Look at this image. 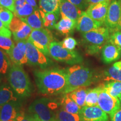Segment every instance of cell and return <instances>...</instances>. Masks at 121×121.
I'll list each match as a JSON object with an SVG mask.
<instances>
[{
    "mask_svg": "<svg viewBox=\"0 0 121 121\" xmlns=\"http://www.w3.org/2000/svg\"><path fill=\"white\" fill-rule=\"evenodd\" d=\"M98 105L110 117L121 108L119 99L113 97L103 90L99 94Z\"/></svg>",
    "mask_w": 121,
    "mask_h": 121,
    "instance_id": "11",
    "label": "cell"
},
{
    "mask_svg": "<svg viewBox=\"0 0 121 121\" xmlns=\"http://www.w3.org/2000/svg\"></svg>",
    "mask_w": 121,
    "mask_h": 121,
    "instance_id": "51",
    "label": "cell"
},
{
    "mask_svg": "<svg viewBox=\"0 0 121 121\" xmlns=\"http://www.w3.org/2000/svg\"><path fill=\"white\" fill-rule=\"evenodd\" d=\"M30 114V116H31V121H41L40 120V119H39L37 116H35V115L31 114Z\"/></svg>",
    "mask_w": 121,
    "mask_h": 121,
    "instance_id": "44",
    "label": "cell"
},
{
    "mask_svg": "<svg viewBox=\"0 0 121 121\" xmlns=\"http://www.w3.org/2000/svg\"><path fill=\"white\" fill-rule=\"evenodd\" d=\"M14 17L13 12L7 9L0 8V19L2 21L4 26L9 29L12 20Z\"/></svg>",
    "mask_w": 121,
    "mask_h": 121,
    "instance_id": "32",
    "label": "cell"
},
{
    "mask_svg": "<svg viewBox=\"0 0 121 121\" xmlns=\"http://www.w3.org/2000/svg\"><path fill=\"white\" fill-rule=\"evenodd\" d=\"M15 121H31L30 114H26L24 110H21L20 112L16 117Z\"/></svg>",
    "mask_w": 121,
    "mask_h": 121,
    "instance_id": "38",
    "label": "cell"
},
{
    "mask_svg": "<svg viewBox=\"0 0 121 121\" xmlns=\"http://www.w3.org/2000/svg\"><path fill=\"white\" fill-rule=\"evenodd\" d=\"M103 90L113 97L118 98L121 95V81H109L103 84Z\"/></svg>",
    "mask_w": 121,
    "mask_h": 121,
    "instance_id": "27",
    "label": "cell"
},
{
    "mask_svg": "<svg viewBox=\"0 0 121 121\" xmlns=\"http://www.w3.org/2000/svg\"><path fill=\"white\" fill-rule=\"evenodd\" d=\"M34 75L38 89L42 94L49 96L63 94L67 84L65 69L47 68L36 69Z\"/></svg>",
    "mask_w": 121,
    "mask_h": 121,
    "instance_id": "1",
    "label": "cell"
},
{
    "mask_svg": "<svg viewBox=\"0 0 121 121\" xmlns=\"http://www.w3.org/2000/svg\"><path fill=\"white\" fill-rule=\"evenodd\" d=\"M18 98L15 94L13 89L6 83L0 84V107L10 101L17 100Z\"/></svg>",
    "mask_w": 121,
    "mask_h": 121,
    "instance_id": "20",
    "label": "cell"
},
{
    "mask_svg": "<svg viewBox=\"0 0 121 121\" xmlns=\"http://www.w3.org/2000/svg\"><path fill=\"white\" fill-rule=\"evenodd\" d=\"M26 48L24 45H15L8 54L9 58L13 63L20 66L28 63V59L26 56Z\"/></svg>",
    "mask_w": 121,
    "mask_h": 121,
    "instance_id": "18",
    "label": "cell"
},
{
    "mask_svg": "<svg viewBox=\"0 0 121 121\" xmlns=\"http://www.w3.org/2000/svg\"><path fill=\"white\" fill-rule=\"evenodd\" d=\"M60 43L63 48L69 50V51H73L76 46L78 44L76 39L71 37L66 38L63 39L62 42H60Z\"/></svg>",
    "mask_w": 121,
    "mask_h": 121,
    "instance_id": "35",
    "label": "cell"
},
{
    "mask_svg": "<svg viewBox=\"0 0 121 121\" xmlns=\"http://www.w3.org/2000/svg\"><path fill=\"white\" fill-rule=\"evenodd\" d=\"M36 10H38V9H36L31 5L28 4V3H26L25 5L22 8L15 11L13 13H14V16H17L21 19H24L34 13Z\"/></svg>",
    "mask_w": 121,
    "mask_h": 121,
    "instance_id": "31",
    "label": "cell"
},
{
    "mask_svg": "<svg viewBox=\"0 0 121 121\" xmlns=\"http://www.w3.org/2000/svg\"><path fill=\"white\" fill-rule=\"evenodd\" d=\"M89 90L86 87H79L68 93V95L81 109L85 106L86 98Z\"/></svg>",
    "mask_w": 121,
    "mask_h": 121,
    "instance_id": "22",
    "label": "cell"
},
{
    "mask_svg": "<svg viewBox=\"0 0 121 121\" xmlns=\"http://www.w3.org/2000/svg\"><path fill=\"white\" fill-rule=\"evenodd\" d=\"M67 84L63 94H68L81 87H87L95 80L94 72L82 65H75L65 69Z\"/></svg>",
    "mask_w": 121,
    "mask_h": 121,
    "instance_id": "3",
    "label": "cell"
},
{
    "mask_svg": "<svg viewBox=\"0 0 121 121\" xmlns=\"http://www.w3.org/2000/svg\"><path fill=\"white\" fill-rule=\"evenodd\" d=\"M22 110V103L19 100L10 101L0 107L1 121H15Z\"/></svg>",
    "mask_w": 121,
    "mask_h": 121,
    "instance_id": "14",
    "label": "cell"
},
{
    "mask_svg": "<svg viewBox=\"0 0 121 121\" xmlns=\"http://www.w3.org/2000/svg\"><path fill=\"white\" fill-rule=\"evenodd\" d=\"M79 116L80 121H109L108 114L98 105L84 106L80 110Z\"/></svg>",
    "mask_w": 121,
    "mask_h": 121,
    "instance_id": "12",
    "label": "cell"
},
{
    "mask_svg": "<svg viewBox=\"0 0 121 121\" xmlns=\"http://www.w3.org/2000/svg\"><path fill=\"white\" fill-rule=\"evenodd\" d=\"M60 105L65 110L71 114H79L81 108L68 95V94H63L60 98Z\"/></svg>",
    "mask_w": 121,
    "mask_h": 121,
    "instance_id": "21",
    "label": "cell"
},
{
    "mask_svg": "<svg viewBox=\"0 0 121 121\" xmlns=\"http://www.w3.org/2000/svg\"><path fill=\"white\" fill-rule=\"evenodd\" d=\"M0 35L11 38L12 33L11 30L9 29V28H6V27H4V28L2 29L1 30H0Z\"/></svg>",
    "mask_w": 121,
    "mask_h": 121,
    "instance_id": "40",
    "label": "cell"
},
{
    "mask_svg": "<svg viewBox=\"0 0 121 121\" xmlns=\"http://www.w3.org/2000/svg\"><path fill=\"white\" fill-rule=\"evenodd\" d=\"M49 52L50 56L54 60L68 65H78L83 61L82 57L78 52L63 48L60 42H52L49 45Z\"/></svg>",
    "mask_w": 121,
    "mask_h": 121,
    "instance_id": "6",
    "label": "cell"
},
{
    "mask_svg": "<svg viewBox=\"0 0 121 121\" xmlns=\"http://www.w3.org/2000/svg\"><path fill=\"white\" fill-rule=\"evenodd\" d=\"M26 3H27L26 0H15V11H16L19 9L22 8V6L25 5Z\"/></svg>",
    "mask_w": 121,
    "mask_h": 121,
    "instance_id": "41",
    "label": "cell"
},
{
    "mask_svg": "<svg viewBox=\"0 0 121 121\" xmlns=\"http://www.w3.org/2000/svg\"><path fill=\"white\" fill-rule=\"evenodd\" d=\"M0 83H1V77H0Z\"/></svg>",
    "mask_w": 121,
    "mask_h": 121,
    "instance_id": "50",
    "label": "cell"
},
{
    "mask_svg": "<svg viewBox=\"0 0 121 121\" xmlns=\"http://www.w3.org/2000/svg\"><path fill=\"white\" fill-rule=\"evenodd\" d=\"M60 0H39V9L45 13H60Z\"/></svg>",
    "mask_w": 121,
    "mask_h": 121,
    "instance_id": "24",
    "label": "cell"
},
{
    "mask_svg": "<svg viewBox=\"0 0 121 121\" xmlns=\"http://www.w3.org/2000/svg\"><path fill=\"white\" fill-rule=\"evenodd\" d=\"M7 80L18 98L25 99L31 95L33 92L32 84L22 66L11 64L7 73Z\"/></svg>",
    "mask_w": 121,
    "mask_h": 121,
    "instance_id": "2",
    "label": "cell"
},
{
    "mask_svg": "<svg viewBox=\"0 0 121 121\" xmlns=\"http://www.w3.org/2000/svg\"><path fill=\"white\" fill-rule=\"evenodd\" d=\"M0 121H1V114H0Z\"/></svg>",
    "mask_w": 121,
    "mask_h": 121,
    "instance_id": "49",
    "label": "cell"
},
{
    "mask_svg": "<svg viewBox=\"0 0 121 121\" xmlns=\"http://www.w3.org/2000/svg\"><path fill=\"white\" fill-rule=\"evenodd\" d=\"M118 99H119V102H120V104H121V95L120 96H119V98H118Z\"/></svg>",
    "mask_w": 121,
    "mask_h": 121,
    "instance_id": "48",
    "label": "cell"
},
{
    "mask_svg": "<svg viewBox=\"0 0 121 121\" xmlns=\"http://www.w3.org/2000/svg\"><path fill=\"white\" fill-rule=\"evenodd\" d=\"M22 20L28 24L33 30L41 29L44 28L43 19L39 11V9L36 10L34 13L26 18Z\"/></svg>",
    "mask_w": 121,
    "mask_h": 121,
    "instance_id": "23",
    "label": "cell"
},
{
    "mask_svg": "<svg viewBox=\"0 0 121 121\" xmlns=\"http://www.w3.org/2000/svg\"><path fill=\"white\" fill-rule=\"evenodd\" d=\"M0 6L7 9L13 12L15 11V0H0Z\"/></svg>",
    "mask_w": 121,
    "mask_h": 121,
    "instance_id": "36",
    "label": "cell"
},
{
    "mask_svg": "<svg viewBox=\"0 0 121 121\" xmlns=\"http://www.w3.org/2000/svg\"><path fill=\"white\" fill-rule=\"evenodd\" d=\"M28 39L45 56H50L49 47L53 42V38L52 34L48 29L33 30Z\"/></svg>",
    "mask_w": 121,
    "mask_h": 121,
    "instance_id": "8",
    "label": "cell"
},
{
    "mask_svg": "<svg viewBox=\"0 0 121 121\" xmlns=\"http://www.w3.org/2000/svg\"><path fill=\"white\" fill-rule=\"evenodd\" d=\"M76 28V22L66 17H61V19L54 26V29L58 32L66 35L71 34Z\"/></svg>",
    "mask_w": 121,
    "mask_h": 121,
    "instance_id": "19",
    "label": "cell"
},
{
    "mask_svg": "<svg viewBox=\"0 0 121 121\" xmlns=\"http://www.w3.org/2000/svg\"><path fill=\"white\" fill-rule=\"evenodd\" d=\"M103 90V84L93 89H89L85 101V106L93 107L98 105V98L100 93Z\"/></svg>",
    "mask_w": 121,
    "mask_h": 121,
    "instance_id": "25",
    "label": "cell"
},
{
    "mask_svg": "<svg viewBox=\"0 0 121 121\" xmlns=\"http://www.w3.org/2000/svg\"><path fill=\"white\" fill-rule=\"evenodd\" d=\"M103 25L100 22L92 19L86 11H83L78 18L76 24V28L81 34L89 32Z\"/></svg>",
    "mask_w": 121,
    "mask_h": 121,
    "instance_id": "15",
    "label": "cell"
},
{
    "mask_svg": "<svg viewBox=\"0 0 121 121\" xmlns=\"http://www.w3.org/2000/svg\"><path fill=\"white\" fill-rule=\"evenodd\" d=\"M82 11L68 0H60V13L61 17H66L76 22Z\"/></svg>",
    "mask_w": 121,
    "mask_h": 121,
    "instance_id": "16",
    "label": "cell"
},
{
    "mask_svg": "<svg viewBox=\"0 0 121 121\" xmlns=\"http://www.w3.org/2000/svg\"><path fill=\"white\" fill-rule=\"evenodd\" d=\"M113 66H114L115 67H117L119 69H121V60L114 63V65H113Z\"/></svg>",
    "mask_w": 121,
    "mask_h": 121,
    "instance_id": "45",
    "label": "cell"
},
{
    "mask_svg": "<svg viewBox=\"0 0 121 121\" xmlns=\"http://www.w3.org/2000/svg\"><path fill=\"white\" fill-rule=\"evenodd\" d=\"M103 78L105 81H121V69L114 66L105 69L103 73Z\"/></svg>",
    "mask_w": 121,
    "mask_h": 121,
    "instance_id": "28",
    "label": "cell"
},
{
    "mask_svg": "<svg viewBox=\"0 0 121 121\" xmlns=\"http://www.w3.org/2000/svg\"><path fill=\"white\" fill-rule=\"evenodd\" d=\"M60 107L56 100L41 98L33 102L28 110L30 114L37 116L41 121H56V112Z\"/></svg>",
    "mask_w": 121,
    "mask_h": 121,
    "instance_id": "4",
    "label": "cell"
},
{
    "mask_svg": "<svg viewBox=\"0 0 121 121\" xmlns=\"http://www.w3.org/2000/svg\"><path fill=\"white\" fill-rule=\"evenodd\" d=\"M110 32L106 26H101L89 32L82 33V40L87 54H98L110 39Z\"/></svg>",
    "mask_w": 121,
    "mask_h": 121,
    "instance_id": "5",
    "label": "cell"
},
{
    "mask_svg": "<svg viewBox=\"0 0 121 121\" xmlns=\"http://www.w3.org/2000/svg\"><path fill=\"white\" fill-rule=\"evenodd\" d=\"M121 54V53L118 48L109 40L102 48V60L107 64L113 62L120 58Z\"/></svg>",
    "mask_w": 121,
    "mask_h": 121,
    "instance_id": "17",
    "label": "cell"
},
{
    "mask_svg": "<svg viewBox=\"0 0 121 121\" xmlns=\"http://www.w3.org/2000/svg\"><path fill=\"white\" fill-rule=\"evenodd\" d=\"M57 121H80L79 114L69 113L62 108H60L56 112Z\"/></svg>",
    "mask_w": 121,
    "mask_h": 121,
    "instance_id": "30",
    "label": "cell"
},
{
    "mask_svg": "<svg viewBox=\"0 0 121 121\" xmlns=\"http://www.w3.org/2000/svg\"><path fill=\"white\" fill-rule=\"evenodd\" d=\"M15 46V44L10 38L0 35V49L5 51L8 54Z\"/></svg>",
    "mask_w": 121,
    "mask_h": 121,
    "instance_id": "33",
    "label": "cell"
},
{
    "mask_svg": "<svg viewBox=\"0 0 121 121\" xmlns=\"http://www.w3.org/2000/svg\"><path fill=\"white\" fill-rule=\"evenodd\" d=\"M81 10L87 9L89 6L87 0H68Z\"/></svg>",
    "mask_w": 121,
    "mask_h": 121,
    "instance_id": "37",
    "label": "cell"
},
{
    "mask_svg": "<svg viewBox=\"0 0 121 121\" xmlns=\"http://www.w3.org/2000/svg\"><path fill=\"white\" fill-rule=\"evenodd\" d=\"M121 19V0H112L109 6L105 26L110 32L119 30Z\"/></svg>",
    "mask_w": 121,
    "mask_h": 121,
    "instance_id": "9",
    "label": "cell"
},
{
    "mask_svg": "<svg viewBox=\"0 0 121 121\" xmlns=\"http://www.w3.org/2000/svg\"><path fill=\"white\" fill-rule=\"evenodd\" d=\"M11 66L9 55L5 51L0 49V75L8 73Z\"/></svg>",
    "mask_w": 121,
    "mask_h": 121,
    "instance_id": "29",
    "label": "cell"
},
{
    "mask_svg": "<svg viewBox=\"0 0 121 121\" xmlns=\"http://www.w3.org/2000/svg\"><path fill=\"white\" fill-rule=\"evenodd\" d=\"M26 56L29 65L38 66L41 69H47L53 65V62L49 57L45 56L39 51L29 39L26 40Z\"/></svg>",
    "mask_w": 121,
    "mask_h": 121,
    "instance_id": "7",
    "label": "cell"
},
{
    "mask_svg": "<svg viewBox=\"0 0 121 121\" xmlns=\"http://www.w3.org/2000/svg\"><path fill=\"white\" fill-rule=\"evenodd\" d=\"M119 30H121V19L120 23H119Z\"/></svg>",
    "mask_w": 121,
    "mask_h": 121,
    "instance_id": "47",
    "label": "cell"
},
{
    "mask_svg": "<svg viewBox=\"0 0 121 121\" xmlns=\"http://www.w3.org/2000/svg\"><path fill=\"white\" fill-rule=\"evenodd\" d=\"M26 1L28 4L31 5L32 6L35 7L36 9H39L38 7L37 6V0H26Z\"/></svg>",
    "mask_w": 121,
    "mask_h": 121,
    "instance_id": "42",
    "label": "cell"
},
{
    "mask_svg": "<svg viewBox=\"0 0 121 121\" xmlns=\"http://www.w3.org/2000/svg\"><path fill=\"white\" fill-rule=\"evenodd\" d=\"M4 27H5V26H4V24H3V22H2V21H1V19H0V30H1V29H2L4 28Z\"/></svg>",
    "mask_w": 121,
    "mask_h": 121,
    "instance_id": "46",
    "label": "cell"
},
{
    "mask_svg": "<svg viewBox=\"0 0 121 121\" xmlns=\"http://www.w3.org/2000/svg\"><path fill=\"white\" fill-rule=\"evenodd\" d=\"M111 0H107L98 4L89 5L86 13L92 19L104 25Z\"/></svg>",
    "mask_w": 121,
    "mask_h": 121,
    "instance_id": "13",
    "label": "cell"
},
{
    "mask_svg": "<svg viewBox=\"0 0 121 121\" xmlns=\"http://www.w3.org/2000/svg\"><path fill=\"white\" fill-rule=\"evenodd\" d=\"M9 29L13 33V39L16 42L27 40L33 31L28 24L16 16L12 20Z\"/></svg>",
    "mask_w": 121,
    "mask_h": 121,
    "instance_id": "10",
    "label": "cell"
},
{
    "mask_svg": "<svg viewBox=\"0 0 121 121\" xmlns=\"http://www.w3.org/2000/svg\"><path fill=\"white\" fill-rule=\"evenodd\" d=\"M109 42L116 45L121 53V30H117L110 33Z\"/></svg>",
    "mask_w": 121,
    "mask_h": 121,
    "instance_id": "34",
    "label": "cell"
},
{
    "mask_svg": "<svg viewBox=\"0 0 121 121\" xmlns=\"http://www.w3.org/2000/svg\"><path fill=\"white\" fill-rule=\"evenodd\" d=\"M40 15L43 19L44 27L48 29L52 30L54 29V26L59 19V15L60 13H45L39 9Z\"/></svg>",
    "mask_w": 121,
    "mask_h": 121,
    "instance_id": "26",
    "label": "cell"
},
{
    "mask_svg": "<svg viewBox=\"0 0 121 121\" xmlns=\"http://www.w3.org/2000/svg\"><path fill=\"white\" fill-rule=\"evenodd\" d=\"M110 121H121V107L112 116H110Z\"/></svg>",
    "mask_w": 121,
    "mask_h": 121,
    "instance_id": "39",
    "label": "cell"
},
{
    "mask_svg": "<svg viewBox=\"0 0 121 121\" xmlns=\"http://www.w3.org/2000/svg\"><path fill=\"white\" fill-rule=\"evenodd\" d=\"M87 1H88V4L89 6L90 4H98V3L103 2V1H107V0H87Z\"/></svg>",
    "mask_w": 121,
    "mask_h": 121,
    "instance_id": "43",
    "label": "cell"
}]
</instances>
